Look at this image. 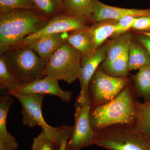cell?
<instances>
[{
    "label": "cell",
    "mask_w": 150,
    "mask_h": 150,
    "mask_svg": "<svg viewBox=\"0 0 150 150\" xmlns=\"http://www.w3.org/2000/svg\"><path fill=\"white\" fill-rule=\"evenodd\" d=\"M132 83L110 102L92 107L90 119L96 132L116 125L134 126L136 120L135 104L137 100Z\"/></svg>",
    "instance_id": "1"
},
{
    "label": "cell",
    "mask_w": 150,
    "mask_h": 150,
    "mask_svg": "<svg viewBox=\"0 0 150 150\" xmlns=\"http://www.w3.org/2000/svg\"><path fill=\"white\" fill-rule=\"evenodd\" d=\"M51 18L37 11L16 9L0 14L1 55L44 27Z\"/></svg>",
    "instance_id": "2"
},
{
    "label": "cell",
    "mask_w": 150,
    "mask_h": 150,
    "mask_svg": "<svg viewBox=\"0 0 150 150\" xmlns=\"http://www.w3.org/2000/svg\"><path fill=\"white\" fill-rule=\"evenodd\" d=\"M1 56L20 85L44 77L47 59L41 58L29 46H11Z\"/></svg>",
    "instance_id": "3"
},
{
    "label": "cell",
    "mask_w": 150,
    "mask_h": 150,
    "mask_svg": "<svg viewBox=\"0 0 150 150\" xmlns=\"http://www.w3.org/2000/svg\"><path fill=\"white\" fill-rule=\"evenodd\" d=\"M95 145L108 150H150V135L133 126L114 125L96 132Z\"/></svg>",
    "instance_id": "4"
},
{
    "label": "cell",
    "mask_w": 150,
    "mask_h": 150,
    "mask_svg": "<svg viewBox=\"0 0 150 150\" xmlns=\"http://www.w3.org/2000/svg\"><path fill=\"white\" fill-rule=\"evenodd\" d=\"M82 56L67 41L47 59L43 75L72 83L80 75Z\"/></svg>",
    "instance_id": "5"
},
{
    "label": "cell",
    "mask_w": 150,
    "mask_h": 150,
    "mask_svg": "<svg viewBox=\"0 0 150 150\" xmlns=\"http://www.w3.org/2000/svg\"><path fill=\"white\" fill-rule=\"evenodd\" d=\"M16 98L21 105L22 123L30 128L40 126L46 136L59 147L61 138L59 128L50 126L44 120L42 112V105L46 95L32 94L23 95L13 91H6Z\"/></svg>",
    "instance_id": "6"
},
{
    "label": "cell",
    "mask_w": 150,
    "mask_h": 150,
    "mask_svg": "<svg viewBox=\"0 0 150 150\" xmlns=\"http://www.w3.org/2000/svg\"><path fill=\"white\" fill-rule=\"evenodd\" d=\"M131 83V79L129 77L111 76L103 72L98 67L89 84V95L92 107L103 105L112 101Z\"/></svg>",
    "instance_id": "7"
},
{
    "label": "cell",
    "mask_w": 150,
    "mask_h": 150,
    "mask_svg": "<svg viewBox=\"0 0 150 150\" xmlns=\"http://www.w3.org/2000/svg\"><path fill=\"white\" fill-rule=\"evenodd\" d=\"M91 106L90 97L83 103H75V125L66 150H80L95 145L96 132L93 130L90 119Z\"/></svg>",
    "instance_id": "8"
},
{
    "label": "cell",
    "mask_w": 150,
    "mask_h": 150,
    "mask_svg": "<svg viewBox=\"0 0 150 150\" xmlns=\"http://www.w3.org/2000/svg\"><path fill=\"white\" fill-rule=\"evenodd\" d=\"M93 23L91 20L86 18L70 16L62 14L51 18L40 30L28 35L13 46H27L34 40L46 35L85 30Z\"/></svg>",
    "instance_id": "9"
},
{
    "label": "cell",
    "mask_w": 150,
    "mask_h": 150,
    "mask_svg": "<svg viewBox=\"0 0 150 150\" xmlns=\"http://www.w3.org/2000/svg\"><path fill=\"white\" fill-rule=\"evenodd\" d=\"M108 42L105 43L94 53L91 57L82 56L81 60V72L78 79L79 80L81 91L76 102L83 103L89 97L88 87L90 81L100 63L106 57Z\"/></svg>",
    "instance_id": "10"
},
{
    "label": "cell",
    "mask_w": 150,
    "mask_h": 150,
    "mask_svg": "<svg viewBox=\"0 0 150 150\" xmlns=\"http://www.w3.org/2000/svg\"><path fill=\"white\" fill-rule=\"evenodd\" d=\"M13 92L23 95H51L59 97L66 103L70 102L72 97L71 92L63 90L59 85V81L48 76H44L29 83L21 85Z\"/></svg>",
    "instance_id": "11"
},
{
    "label": "cell",
    "mask_w": 150,
    "mask_h": 150,
    "mask_svg": "<svg viewBox=\"0 0 150 150\" xmlns=\"http://www.w3.org/2000/svg\"><path fill=\"white\" fill-rule=\"evenodd\" d=\"M128 16L136 17L150 16V8L145 9L121 8L107 5L99 0L93 1L91 18L94 23L105 21H118Z\"/></svg>",
    "instance_id": "12"
},
{
    "label": "cell",
    "mask_w": 150,
    "mask_h": 150,
    "mask_svg": "<svg viewBox=\"0 0 150 150\" xmlns=\"http://www.w3.org/2000/svg\"><path fill=\"white\" fill-rule=\"evenodd\" d=\"M70 32L61 33L46 35L38 38L29 46L42 59H47L67 41Z\"/></svg>",
    "instance_id": "13"
},
{
    "label": "cell",
    "mask_w": 150,
    "mask_h": 150,
    "mask_svg": "<svg viewBox=\"0 0 150 150\" xmlns=\"http://www.w3.org/2000/svg\"><path fill=\"white\" fill-rule=\"evenodd\" d=\"M117 21L108 20L94 23L87 29L94 52L102 46L108 38L112 37L116 30Z\"/></svg>",
    "instance_id": "14"
},
{
    "label": "cell",
    "mask_w": 150,
    "mask_h": 150,
    "mask_svg": "<svg viewBox=\"0 0 150 150\" xmlns=\"http://www.w3.org/2000/svg\"><path fill=\"white\" fill-rule=\"evenodd\" d=\"M12 96L2 95L0 98V146L16 149L18 144L15 138L8 132L6 120L10 108L13 103Z\"/></svg>",
    "instance_id": "15"
},
{
    "label": "cell",
    "mask_w": 150,
    "mask_h": 150,
    "mask_svg": "<svg viewBox=\"0 0 150 150\" xmlns=\"http://www.w3.org/2000/svg\"><path fill=\"white\" fill-rule=\"evenodd\" d=\"M133 38V32L129 30L108 41L106 57L101 66L108 64L122 55L129 48Z\"/></svg>",
    "instance_id": "16"
},
{
    "label": "cell",
    "mask_w": 150,
    "mask_h": 150,
    "mask_svg": "<svg viewBox=\"0 0 150 150\" xmlns=\"http://www.w3.org/2000/svg\"><path fill=\"white\" fill-rule=\"evenodd\" d=\"M150 65V56L144 46L133 38L129 50V71L139 70Z\"/></svg>",
    "instance_id": "17"
},
{
    "label": "cell",
    "mask_w": 150,
    "mask_h": 150,
    "mask_svg": "<svg viewBox=\"0 0 150 150\" xmlns=\"http://www.w3.org/2000/svg\"><path fill=\"white\" fill-rule=\"evenodd\" d=\"M132 83L137 98H143L145 101L150 99V65L139 70L131 77Z\"/></svg>",
    "instance_id": "18"
},
{
    "label": "cell",
    "mask_w": 150,
    "mask_h": 150,
    "mask_svg": "<svg viewBox=\"0 0 150 150\" xmlns=\"http://www.w3.org/2000/svg\"><path fill=\"white\" fill-rule=\"evenodd\" d=\"M87 29L70 32L67 41L83 56L91 57L95 52Z\"/></svg>",
    "instance_id": "19"
},
{
    "label": "cell",
    "mask_w": 150,
    "mask_h": 150,
    "mask_svg": "<svg viewBox=\"0 0 150 150\" xmlns=\"http://www.w3.org/2000/svg\"><path fill=\"white\" fill-rule=\"evenodd\" d=\"M93 1L63 0V14L70 16L86 18L93 21L91 18Z\"/></svg>",
    "instance_id": "20"
},
{
    "label": "cell",
    "mask_w": 150,
    "mask_h": 150,
    "mask_svg": "<svg viewBox=\"0 0 150 150\" xmlns=\"http://www.w3.org/2000/svg\"><path fill=\"white\" fill-rule=\"evenodd\" d=\"M129 48L115 60L106 66H100V68L107 74L117 78L128 77L129 68Z\"/></svg>",
    "instance_id": "21"
},
{
    "label": "cell",
    "mask_w": 150,
    "mask_h": 150,
    "mask_svg": "<svg viewBox=\"0 0 150 150\" xmlns=\"http://www.w3.org/2000/svg\"><path fill=\"white\" fill-rule=\"evenodd\" d=\"M136 120L134 126L150 135V99L144 103L137 100L135 104Z\"/></svg>",
    "instance_id": "22"
},
{
    "label": "cell",
    "mask_w": 150,
    "mask_h": 150,
    "mask_svg": "<svg viewBox=\"0 0 150 150\" xmlns=\"http://www.w3.org/2000/svg\"><path fill=\"white\" fill-rule=\"evenodd\" d=\"M36 10L50 18L64 13L63 0H32Z\"/></svg>",
    "instance_id": "23"
},
{
    "label": "cell",
    "mask_w": 150,
    "mask_h": 150,
    "mask_svg": "<svg viewBox=\"0 0 150 150\" xmlns=\"http://www.w3.org/2000/svg\"><path fill=\"white\" fill-rule=\"evenodd\" d=\"M20 85L9 70L2 56L0 57V86L7 91H15Z\"/></svg>",
    "instance_id": "24"
},
{
    "label": "cell",
    "mask_w": 150,
    "mask_h": 150,
    "mask_svg": "<svg viewBox=\"0 0 150 150\" xmlns=\"http://www.w3.org/2000/svg\"><path fill=\"white\" fill-rule=\"evenodd\" d=\"M16 9L37 11L32 0H0V14Z\"/></svg>",
    "instance_id": "25"
},
{
    "label": "cell",
    "mask_w": 150,
    "mask_h": 150,
    "mask_svg": "<svg viewBox=\"0 0 150 150\" xmlns=\"http://www.w3.org/2000/svg\"><path fill=\"white\" fill-rule=\"evenodd\" d=\"M59 147L54 141L48 138L42 130L34 138L31 150H58Z\"/></svg>",
    "instance_id": "26"
},
{
    "label": "cell",
    "mask_w": 150,
    "mask_h": 150,
    "mask_svg": "<svg viewBox=\"0 0 150 150\" xmlns=\"http://www.w3.org/2000/svg\"><path fill=\"white\" fill-rule=\"evenodd\" d=\"M137 18L138 17L128 16L119 19L117 21L116 30L112 36V38L130 30Z\"/></svg>",
    "instance_id": "27"
},
{
    "label": "cell",
    "mask_w": 150,
    "mask_h": 150,
    "mask_svg": "<svg viewBox=\"0 0 150 150\" xmlns=\"http://www.w3.org/2000/svg\"><path fill=\"white\" fill-rule=\"evenodd\" d=\"M131 29L137 32L150 33V16L137 18Z\"/></svg>",
    "instance_id": "28"
},
{
    "label": "cell",
    "mask_w": 150,
    "mask_h": 150,
    "mask_svg": "<svg viewBox=\"0 0 150 150\" xmlns=\"http://www.w3.org/2000/svg\"><path fill=\"white\" fill-rule=\"evenodd\" d=\"M59 127L61 144L58 150H66L67 143L72 133L74 126L64 125Z\"/></svg>",
    "instance_id": "29"
},
{
    "label": "cell",
    "mask_w": 150,
    "mask_h": 150,
    "mask_svg": "<svg viewBox=\"0 0 150 150\" xmlns=\"http://www.w3.org/2000/svg\"><path fill=\"white\" fill-rule=\"evenodd\" d=\"M133 33L134 38L144 46L150 56V36L135 31Z\"/></svg>",
    "instance_id": "30"
},
{
    "label": "cell",
    "mask_w": 150,
    "mask_h": 150,
    "mask_svg": "<svg viewBox=\"0 0 150 150\" xmlns=\"http://www.w3.org/2000/svg\"><path fill=\"white\" fill-rule=\"evenodd\" d=\"M0 150H16V149L13 148L5 146H0Z\"/></svg>",
    "instance_id": "31"
},
{
    "label": "cell",
    "mask_w": 150,
    "mask_h": 150,
    "mask_svg": "<svg viewBox=\"0 0 150 150\" xmlns=\"http://www.w3.org/2000/svg\"><path fill=\"white\" fill-rule=\"evenodd\" d=\"M143 33V34H145V35H149V36H150V33Z\"/></svg>",
    "instance_id": "32"
},
{
    "label": "cell",
    "mask_w": 150,
    "mask_h": 150,
    "mask_svg": "<svg viewBox=\"0 0 150 150\" xmlns=\"http://www.w3.org/2000/svg\"></svg>",
    "instance_id": "33"
}]
</instances>
